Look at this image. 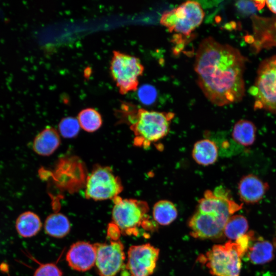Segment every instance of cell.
<instances>
[{"mask_svg": "<svg viewBox=\"0 0 276 276\" xmlns=\"http://www.w3.org/2000/svg\"><path fill=\"white\" fill-rule=\"evenodd\" d=\"M247 60L238 49L221 43L212 37L201 41L196 53L194 69L199 87L212 104L222 106L243 99Z\"/></svg>", "mask_w": 276, "mask_h": 276, "instance_id": "obj_1", "label": "cell"}, {"mask_svg": "<svg viewBox=\"0 0 276 276\" xmlns=\"http://www.w3.org/2000/svg\"><path fill=\"white\" fill-rule=\"evenodd\" d=\"M242 207V204L233 200L222 187L206 190L189 221L190 235L199 239L221 238L224 236V228L228 219Z\"/></svg>", "mask_w": 276, "mask_h": 276, "instance_id": "obj_2", "label": "cell"}, {"mask_svg": "<svg viewBox=\"0 0 276 276\" xmlns=\"http://www.w3.org/2000/svg\"><path fill=\"white\" fill-rule=\"evenodd\" d=\"M120 113L134 135V145L145 148L167 135L174 117L173 112L149 111L126 103L122 104Z\"/></svg>", "mask_w": 276, "mask_h": 276, "instance_id": "obj_3", "label": "cell"}, {"mask_svg": "<svg viewBox=\"0 0 276 276\" xmlns=\"http://www.w3.org/2000/svg\"><path fill=\"white\" fill-rule=\"evenodd\" d=\"M112 223L125 235L138 236L142 233L152 232L157 228L156 223L148 214V203L135 199H123L119 196L113 199Z\"/></svg>", "mask_w": 276, "mask_h": 276, "instance_id": "obj_4", "label": "cell"}, {"mask_svg": "<svg viewBox=\"0 0 276 276\" xmlns=\"http://www.w3.org/2000/svg\"><path fill=\"white\" fill-rule=\"evenodd\" d=\"M243 253L235 242L215 245L198 260L215 276H240Z\"/></svg>", "mask_w": 276, "mask_h": 276, "instance_id": "obj_5", "label": "cell"}, {"mask_svg": "<svg viewBox=\"0 0 276 276\" xmlns=\"http://www.w3.org/2000/svg\"><path fill=\"white\" fill-rule=\"evenodd\" d=\"M249 91L255 98L256 109L276 114V55L261 62Z\"/></svg>", "mask_w": 276, "mask_h": 276, "instance_id": "obj_6", "label": "cell"}, {"mask_svg": "<svg viewBox=\"0 0 276 276\" xmlns=\"http://www.w3.org/2000/svg\"><path fill=\"white\" fill-rule=\"evenodd\" d=\"M204 12L197 1H188L177 7L164 12L160 22L170 32L189 36L202 23Z\"/></svg>", "mask_w": 276, "mask_h": 276, "instance_id": "obj_7", "label": "cell"}, {"mask_svg": "<svg viewBox=\"0 0 276 276\" xmlns=\"http://www.w3.org/2000/svg\"><path fill=\"white\" fill-rule=\"evenodd\" d=\"M110 71L120 93L124 95L137 89L144 67L137 57L113 51Z\"/></svg>", "mask_w": 276, "mask_h": 276, "instance_id": "obj_8", "label": "cell"}, {"mask_svg": "<svg viewBox=\"0 0 276 276\" xmlns=\"http://www.w3.org/2000/svg\"><path fill=\"white\" fill-rule=\"evenodd\" d=\"M123 189L120 178L109 167L96 165L87 176L85 197L95 201L112 200Z\"/></svg>", "mask_w": 276, "mask_h": 276, "instance_id": "obj_9", "label": "cell"}, {"mask_svg": "<svg viewBox=\"0 0 276 276\" xmlns=\"http://www.w3.org/2000/svg\"><path fill=\"white\" fill-rule=\"evenodd\" d=\"M95 266L100 276H116L124 264V246L119 240L96 243Z\"/></svg>", "mask_w": 276, "mask_h": 276, "instance_id": "obj_10", "label": "cell"}, {"mask_svg": "<svg viewBox=\"0 0 276 276\" xmlns=\"http://www.w3.org/2000/svg\"><path fill=\"white\" fill-rule=\"evenodd\" d=\"M159 250L149 243L130 247L126 268L130 276H150L153 272Z\"/></svg>", "mask_w": 276, "mask_h": 276, "instance_id": "obj_11", "label": "cell"}, {"mask_svg": "<svg viewBox=\"0 0 276 276\" xmlns=\"http://www.w3.org/2000/svg\"><path fill=\"white\" fill-rule=\"evenodd\" d=\"M96 259L95 244L85 241H78L73 244L66 255L68 266L74 270L82 272L91 269L95 265Z\"/></svg>", "mask_w": 276, "mask_h": 276, "instance_id": "obj_12", "label": "cell"}, {"mask_svg": "<svg viewBox=\"0 0 276 276\" xmlns=\"http://www.w3.org/2000/svg\"><path fill=\"white\" fill-rule=\"evenodd\" d=\"M268 189V183L252 174L243 176L240 179L238 186V194L240 199L248 204L259 202Z\"/></svg>", "mask_w": 276, "mask_h": 276, "instance_id": "obj_13", "label": "cell"}, {"mask_svg": "<svg viewBox=\"0 0 276 276\" xmlns=\"http://www.w3.org/2000/svg\"><path fill=\"white\" fill-rule=\"evenodd\" d=\"M60 144V138L58 131L53 127H48L35 137L33 149L38 155L49 156L56 150Z\"/></svg>", "mask_w": 276, "mask_h": 276, "instance_id": "obj_14", "label": "cell"}, {"mask_svg": "<svg viewBox=\"0 0 276 276\" xmlns=\"http://www.w3.org/2000/svg\"><path fill=\"white\" fill-rule=\"evenodd\" d=\"M276 240L271 242L259 239L247 250V257L254 264H264L271 261L274 257Z\"/></svg>", "mask_w": 276, "mask_h": 276, "instance_id": "obj_15", "label": "cell"}, {"mask_svg": "<svg viewBox=\"0 0 276 276\" xmlns=\"http://www.w3.org/2000/svg\"><path fill=\"white\" fill-rule=\"evenodd\" d=\"M192 156L198 164L208 166L216 162L218 156V149L213 141L203 139L197 141L194 145Z\"/></svg>", "mask_w": 276, "mask_h": 276, "instance_id": "obj_16", "label": "cell"}, {"mask_svg": "<svg viewBox=\"0 0 276 276\" xmlns=\"http://www.w3.org/2000/svg\"><path fill=\"white\" fill-rule=\"evenodd\" d=\"M42 223L39 216L31 211L25 212L16 220L15 227L18 234L24 238L36 235L40 230Z\"/></svg>", "mask_w": 276, "mask_h": 276, "instance_id": "obj_17", "label": "cell"}, {"mask_svg": "<svg viewBox=\"0 0 276 276\" xmlns=\"http://www.w3.org/2000/svg\"><path fill=\"white\" fill-rule=\"evenodd\" d=\"M257 128L253 122L242 119L234 125L232 132L233 140L237 143L245 147L252 145L256 137Z\"/></svg>", "mask_w": 276, "mask_h": 276, "instance_id": "obj_18", "label": "cell"}, {"mask_svg": "<svg viewBox=\"0 0 276 276\" xmlns=\"http://www.w3.org/2000/svg\"><path fill=\"white\" fill-rule=\"evenodd\" d=\"M44 227L48 235L60 238L65 237L70 232L71 224L65 215L60 213H54L47 217Z\"/></svg>", "mask_w": 276, "mask_h": 276, "instance_id": "obj_19", "label": "cell"}, {"mask_svg": "<svg viewBox=\"0 0 276 276\" xmlns=\"http://www.w3.org/2000/svg\"><path fill=\"white\" fill-rule=\"evenodd\" d=\"M177 216V211L174 204L167 200L156 202L153 208V217L157 224L167 225L171 223Z\"/></svg>", "mask_w": 276, "mask_h": 276, "instance_id": "obj_20", "label": "cell"}, {"mask_svg": "<svg viewBox=\"0 0 276 276\" xmlns=\"http://www.w3.org/2000/svg\"><path fill=\"white\" fill-rule=\"evenodd\" d=\"M248 228V221L244 216L241 215H232L225 225L224 235L230 241H236L246 234Z\"/></svg>", "mask_w": 276, "mask_h": 276, "instance_id": "obj_21", "label": "cell"}, {"mask_svg": "<svg viewBox=\"0 0 276 276\" xmlns=\"http://www.w3.org/2000/svg\"><path fill=\"white\" fill-rule=\"evenodd\" d=\"M77 119L81 128L88 132L96 131L102 124V119L100 113L93 108H87L82 110L79 113Z\"/></svg>", "mask_w": 276, "mask_h": 276, "instance_id": "obj_22", "label": "cell"}, {"mask_svg": "<svg viewBox=\"0 0 276 276\" xmlns=\"http://www.w3.org/2000/svg\"><path fill=\"white\" fill-rule=\"evenodd\" d=\"M59 131L64 138L71 139L76 136L81 128L77 119L68 117L62 119L59 123Z\"/></svg>", "mask_w": 276, "mask_h": 276, "instance_id": "obj_23", "label": "cell"}, {"mask_svg": "<svg viewBox=\"0 0 276 276\" xmlns=\"http://www.w3.org/2000/svg\"><path fill=\"white\" fill-rule=\"evenodd\" d=\"M137 96L143 104L149 105L155 102L157 97V91L154 86L149 84H144L138 89Z\"/></svg>", "mask_w": 276, "mask_h": 276, "instance_id": "obj_24", "label": "cell"}, {"mask_svg": "<svg viewBox=\"0 0 276 276\" xmlns=\"http://www.w3.org/2000/svg\"><path fill=\"white\" fill-rule=\"evenodd\" d=\"M34 276H62V272L55 264L45 263L36 269Z\"/></svg>", "mask_w": 276, "mask_h": 276, "instance_id": "obj_25", "label": "cell"}, {"mask_svg": "<svg viewBox=\"0 0 276 276\" xmlns=\"http://www.w3.org/2000/svg\"><path fill=\"white\" fill-rule=\"evenodd\" d=\"M235 5L239 12L243 15L251 14L259 9L256 1H240Z\"/></svg>", "mask_w": 276, "mask_h": 276, "instance_id": "obj_26", "label": "cell"}, {"mask_svg": "<svg viewBox=\"0 0 276 276\" xmlns=\"http://www.w3.org/2000/svg\"><path fill=\"white\" fill-rule=\"evenodd\" d=\"M265 3L268 9L276 14V1H266Z\"/></svg>", "mask_w": 276, "mask_h": 276, "instance_id": "obj_27", "label": "cell"}]
</instances>
